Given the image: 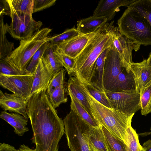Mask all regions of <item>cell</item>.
Wrapping results in <instances>:
<instances>
[{
  "label": "cell",
  "instance_id": "4",
  "mask_svg": "<svg viewBox=\"0 0 151 151\" xmlns=\"http://www.w3.org/2000/svg\"><path fill=\"white\" fill-rule=\"evenodd\" d=\"M52 29L45 27L40 29L31 37L20 40L19 46L4 60L22 74H25L26 69L36 51L46 42Z\"/></svg>",
  "mask_w": 151,
  "mask_h": 151
},
{
  "label": "cell",
  "instance_id": "2",
  "mask_svg": "<svg viewBox=\"0 0 151 151\" xmlns=\"http://www.w3.org/2000/svg\"><path fill=\"white\" fill-rule=\"evenodd\" d=\"M114 21L107 22L97 30L83 50L75 58L74 73L81 82H92L95 74V64L97 58L113 43L111 28Z\"/></svg>",
  "mask_w": 151,
  "mask_h": 151
},
{
  "label": "cell",
  "instance_id": "32",
  "mask_svg": "<svg viewBox=\"0 0 151 151\" xmlns=\"http://www.w3.org/2000/svg\"><path fill=\"white\" fill-rule=\"evenodd\" d=\"M47 96L55 109L59 106L61 104L65 103L68 101V99L65 96L64 84L61 85L55 89Z\"/></svg>",
  "mask_w": 151,
  "mask_h": 151
},
{
  "label": "cell",
  "instance_id": "3",
  "mask_svg": "<svg viewBox=\"0 0 151 151\" xmlns=\"http://www.w3.org/2000/svg\"><path fill=\"white\" fill-rule=\"evenodd\" d=\"M79 86L87 98L94 117L101 126L116 138L129 144L127 129L133 116H129L114 109L107 107L96 100L88 92L84 85L78 80Z\"/></svg>",
  "mask_w": 151,
  "mask_h": 151
},
{
  "label": "cell",
  "instance_id": "21",
  "mask_svg": "<svg viewBox=\"0 0 151 151\" xmlns=\"http://www.w3.org/2000/svg\"><path fill=\"white\" fill-rule=\"evenodd\" d=\"M136 89L135 82L132 73L124 69L119 74L110 91L121 92Z\"/></svg>",
  "mask_w": 151,
  "mask_h": 151
},
{
  "label": "cell",
  "instance_id": "20",
  "mask_svg": "<svg viewBox=\"0 0 151 151\" xmlns=\"http://www.w3.org/2000/svg\"><path fill=\"white\" fill-rule=\"evenodd\" d=\"M67 84L68 93L72 95L88 112L94 118L88 99L79 86L78 79L76 76H70Z\"/></svg>",
  "mask_w": 151,
  "mask_h": 151
},
{
  "label": "cell",
  "instance_id": "22",
  "mask_svg": "<svg viewBox=\"0 0 151 151\" xmlns=\"http://www.w3.org/2000/svg\"><path fill=\"white\" fill-rule=\"evenodd\" d=\"M9 25L4 22L3 15H0V59L4 60L12 54L14 49V43L8 40L6 34Z\"/></svg>",
  "mask_w": 151,
  "mask_h": 151
},
{
  "label": "cell",
  "instance_id": "41",
  "mask_svg": "<svg viewBox=\"0 0 151 151\" xmlns=\"http://www.w3.org/2000/svg\"><path fill=\"white\" fill-rule=\"evenodd\" d=\"M145 151H151V139H149L145 142L143 145Z\"/></svg>",
  "mask_w": 151,
  "mask_h": 151
},
{
  "label": "cell",
  "instance_id": "1",
  "mask_svg": "<svg viewBox=\"0 0 151 151\" xmlns=\"http://www.w3.org/2000/svg\"><path fill=\"white\" fill-rule=\"evenodd\" d=\"M27 114L33 134L32 143L36 151H58V144L65 133L63 120L43 91L33 95L28 99Z\"/></svg>",
  "mask_w": 151,
  "mask_h": 151
},
{
  "label": "cell",
  "instance_id": "7",
  "mask_svg": "<svg viewBox=\"0 0 151 151\" xmlns=\"http://www.w3.org/2000/svg\"><path fill=\"white\" fill-rule=\"evenodd\" d=\"M10 10L11 22L8 32L13 38L20 40L32 37L42 25L40 21H36L32 16L18 14L14 8L11 0H7Z\"/></svg>",
  "mask_w": 151,
  "mask_h": 151
},
{
  "label": "cell",
  "instance_id": "34",
  "mask_svg": "<svg viewBox=\"0 0 151 151\" xmlns=\"http://www.w3.org/2000/svg\"><path fill=\"white\" fill-rule=\"evenodd\" d=\"M50 44V42H46L36 51L32 56L26 69L25 74L32 73L35 72L40 60Z\"/></svg>",
  "mask_w": 151,
  "mask_h": 151
},
{
  "label": "cell",
  "instance_id": "8",
  "mask_svg": "<svg viewBox=\"0 0 151 151\" xmlns=\"http://www.w3.org/2000/svg\"><path fill=\"white\" fill-rule=\"evenodd\" d=\"M105 91L113 109L130 116L141 109L140 94L136 89L121 92Z\"/></svg>",
  "mask_w": 151,
  "mask_h": 151
},
{
  "label": "cell",
  "instance_id": "36",
  "mask_svg": "<svg viewBox=\"0 0 151 151\" xmlns=\"http://www.w3.org/2000/svg\"><path fill=\"white\" fill-rule=\"evenodd\" d=\"M65 71V69H63L53 76L50 81L46 92L47 96L55 89L61 85L64 84Z\"/></svg>",
  "mask_w": 151,
  "mask_h": 151
},
{
  "label": "cell",
  "instance_id": "24",
  "mask_svg": "<svg viewBox=\"0 0 151 151\" xmlns=\"http://www.w3.org/2000/svg\"><path fill=\"white\" fill-rule=\"evenodd\" d=\"M68 93L71 100L70 104L71 110L77 114L91 127L98 128L102 126L72 95Z\"/></svg>",
  "mask_w": 151,
  "mask_h": 151
},
{
  "label": "cell",
  "instance_id": "14",
  "mask_svg": "<svg viewBox=\"0 0 151 151\" xmlns=\"http://www.w3.org/2000/svg\"><path fill=\"white\" fill-rule=\"evenodd\" d=\"M28 100L14 93L0 91V106L4 110L19 114L29 119L27 114Z\"/></svg>",
  "mask_w": 151,
  "mask_h": 151
},
{
  "label": "cell",
  "instance_id": "11",
  "mask_svg": "<svg viewBox=\"0 0 151 151\" xmlns=\"http://www.w3.org/2000/svg\"><path fill=\"white\" fill-rule=\"evenodd\" d=\"M124 69L113 43L109 47L105 60L103 77L104 90L110 91L118 75Z\"/></svg>",
  "mask_w": 151,
  "mask_h": 151
},
{
  "label": "cell",
  "instance_id": "18",
  "mask_svg": "<svg viewBox=\"0 0 151 151\" xmlns=\"http://www.w3.org/2000/svg\"><path fill=\"white\" fill-rule=\"evenodd\" d=\"M107 22L105 17L93 15L78 21L76 29L79 35L87 34L96 32Z\"/></svg>",
  "mask_w": 151,
  "mask_h": 151
},
{
  "label": "cell",
  "instance_id": "12",
  "mask_svg": "<svg viewBox=\"0 0 151 151\" xmlns=\"http://www.w3.org/2000/svg\"><path fill=\"white\" fill-rule=\"evenodd\" d=\"M97 31L94 32L87 34L79 35L60 43L56 46L65 55L75 59L95 35Z\"/></svg>",
  "mask_w": 151,
  "mask_h": 151
},
{
  "label": "cell",
  "instance_id": "26",
  "mask_svg": "<svg viewBox=\"0 0 151 151\" xmlns=\"http://www.w3.org/2000/svg\"><path fill=\"white\" fill-rule=\"evenodd\" d=\"M102 127L109 151H127V146L124 142L116 138L105 127L102 126Z\"/></svg>",
  "mask_w": 151,
  "mask_h": 151
},
{
  "label": "cell",
  "instance_id": "43",
  "mask_svg": "<svg viewBox=\"0 0 151 151\" xmlns=\"http://www.w3.org/2000/svg\"><path fill=\"white\" fill-rule=\"evenodd\" d=\"M147 61L148 64L151 66V52L148 58L147 59Z\"/></svg>",
  "mask_w": 151,
  "mask_h": 151
},
{
  "label": "cell",
  "instance_id": "28",
  "mask_svg": "<svg viewBox=\"0 0 151 151\" xmlns=\"http://www.w3.org/2000/svg\"><path fill=\"white\" fill-rule=\"evenodd\" d=\"M128 6L132 8L145 18L151 26V0H137Z\"/></svg>",
  "mask_w": 151,
  "mask_h": 151
},
{
  "label": "cell",
  "instance_id": "39",
  "mask_svg": "<svg viewBox=\"0 0 151 151\" xmlns=\"http://www.w3.org/2000/svg\"><path fill=\"white\" fill-rule=\"evenodd\" d=\"M10 15V10L7 0H0V15Z\"/></svg>",
  "mask_w": 151,
  "mask_h": 151
},
{
  "label": "cell",
  "instance_id": "40",
  "mask_svg": "<svg viewBox=\"0 0 151 151\" xmlns=\"http://www.w3.org/2000/svg\"><path fill=\"white\" fill-rule=\"evenodd\" d=\"M0 151H17L13 146L4 142L1 143Z\"/></svg>",
  "mask_w": 151,
  "mask_h": 151
},
{
  "label": "cell",
  "instance_id": "16",
  "mask_svg": "<svg viewBox=\"0 0 151 151\" xmlns=\"http://www.w3.org/2000/svg\"><path fill=\"white\" fill-rule=\"evenodd\" d=\"M53 76L46 68L41 58L35 71L30 97L36 93L43 91L46 92L48 86Z\"/></svg>",
  "mask_w": 151,
  "mask_h": 151
},
{
  "label": "cell",
  "instance_id": "10",
  "mask_svg": "<svg viewBox=\"0 0 151 151\" xmlns=\"http://www.w3.org/2000/svg\"><path fill=\"white\" fill-rule=\"evenodd\" d=\"M111 34L113 44L120 56L122 66L128 73L131 72L130 67L132 60V52H137L141 45L131 40L122 34L118 27L112 25Z\"/></svg>",
  "mask_w": 151,
  "mask_h": 151
},
{
  "label": "cell",
  "instance_id": "19",
  "mask_svg": "<svg viewBox=\"0 0 151 151\" xmlns=\"http://www.w3.org/2000/svg\"><path fill=\"white\" fill-rule=\"evenodd\" d=\"M0 117L11 125L14 129V132L19 136H22L29 130L26 126L28 119L19 114L3 111L1 112Z\"/></svg>",
  "mask_w": 151,
  "mask_h": 151
},
{
  "label": "cell",
  "instance_id": "23",
  "mask_svg": "<svg viewBox=\"0 0 151 151\" xmlns=\"http://www.w3.org/2000/svg\"><path fill=\"white\" fill-rule=\"evenodd\" d=\"M41 59L49 73L53 76L63 69L54 54V45L51 44L45 52Z\"/></svg>",
  "mask_w": 151,
  "mask_h": 151
},
{
  "label": "cell",
  "instance_id": "38",
  "mask_svg": "<svg viewBox=\"0 0 151 151\" xmlns=\"http://www.w3.org/2000/svg\"><path fill=\"white\" fill-rule=\"evenodd\" d=\"M56 0H35L33 13L49 8L55 3Z\"/></svg>",
  "mask_w": 151,
  "mask_h": 151
},
{
  "label": "cell",
  "instance_id": "30",
  "mask_svg": "<svg viewBox=\"0 0 151 151\" xmlns=\"http://www.w3.org/2000/svg\"><path fill=\"white\" fill-rule=\"evenodd\" d=\"M54 52L56 57L65 68L68 74L71 75L74 73L75 59L64 53L56 46L54 45Z\"/></svg>",
  "mask_w": 151,
  "mask_h": 151
},
{
  "label": "cell",
  "instance_id": "15",
  "mask_svg": "<svg viewBox=\"0 0 151 151\" xmlns=\"http://www.w3.org/2000/svg\"><path fill=\"white\" fill-rule=\"evenodd\" d=\"M137 0H101L93 13V16L104 17L108 21L112 20L122 6H128Z\"/></svg>",
  "mask_w": 151,
  "mask_h": 151
},
{
  "label": "cell",
  "instance_id": "25",
  "mask_svg": "<svg viewBox=\"0 0 151 151\" xmlns=\"http://www.w3.org/2000/svg\"><path fill=\"white\" fill-rule=\"evenodd\" d=\"M83 84L89 93L96 100L105 106L113 109L105 91L100 89L93 82Z\"/></svg>",
  "mask_w": 151,
  "mask_h": 151
},
{
  "label": "cell",
  "instance_id": "13",
  "mask_svg": "<svg viewBox=\"0 0 151 151\" xmlns=\"http://www.w3.org/2000/svg\"><path fill=\"white\" fill-rule=\"evenodd\" d=\"M130 70L134 79L136 90L139 93L151 84V66L147 59L139 63L132 62Z\"/></svg>",
  "mask_w": 151,
  "mask_h": 151
},
{
  "label": "cell",
  "instance_id": "9",
  "mask_svg": "<svg viewBox=\"0 0 151 151\" xmlns=\"http://www.w3.org/2000/svg\"><path fill=\"white\" fill-rule=\"evenodd\" d=\"M34 74L35 72L17 75L0 74V85L4 88L27 100L30 96Z\"/></svg>",
  "mask_w": 151,
  "mask_h": 151
},
{
  "label": "cell",
  "instance_id": "5",
  "mask_svg": "<svg viewBox=\"0 0 151 151\" xmlns=\"http://www.w3.org/2000/svg\"><path fill=\"white\" fill-rule=\"evenodd\" d=\"M117 21L120 33L135 42L151 45V26L148 21L132 8L127 6Z\"/></svg>",
  "mask_w": 151,
  "mask_h": 151
},
{
  "label": "cell",
  "instance_id": "42",
  "mask_svg": "<svg viewBox=\"0 0 151 151\" xmlns=\"http://www.w3.org/2000/svg\"><path fill=\"white\" fill-rule=\"evenodd\" d=\"M17 151H36L35 150L30 148L24 144L21 145Z\"/></svg>",
  "mask_w": 151,
  "mask_h": 151
},
{
  "label": "cell",
  "instance_id": "27",
  "mask_svg": "<svg viewBox=\"0 0 151 151\" xmlns=\"http://www.w3.org/2000/svg\"><path fill=\"white\" fill-rule=\"evenodd\" d=\"M109 48V47L104 50L99 56L96 60L95 64V77L96 76V79L95 81L93 82L103 91H105L103 82L105 60Z\"/></svg>",
  "mask_w": 151,
  "mask_h": 151
},
{
  "label": "cell",
  "instance_id": "6",
  "mask_svg": "<svg viewBox=\"0 0 151 151\" xmlns=\"http://www.w3.org/2000/svg\"><path fill=\"white\" fill-rule=\"evenodd\" d=\"M65 133L71 151H92L85 136L88 124L72 110L63 119Z\"/></svg>",
  "mask_w": 151,
  "mask_h": 151
},
{
  "label": "cell",
  "instance_id": "44",
  "mask_svg": "<svg viewBox=\"0 0 151 151\" xmlns=\"http://www.w3.org/2000/svg\"><path fill=\"white\" fill-rule=\"evenodd\" d=\"M150 130L151 131V127L150 128ZM151 134V132H149V133H147V134Z\"/></svg>",
  "mask_w": 151,
  "mask_h": 151
},
{
  "label": "cell",
  "instance_id": "29",
  "mask_svg": "<svg viewBox=\"0 0 151 151\" xmlns=\"http://www.w3.org/2000/svg\"><path fill=\"white\" fill-rule=\"evenodd\" d=\"M11 1L18 14L32 16L35 0H11Z\"/></svg>",
  "mask_w": 151,
  "mask_h": 151
},
{
  "label": "cell",
  "instance_id": "33",
  "mask_svg": "<svg viewBox=\"0 0 151 151\" xmlns=\"http://www.w3.org/2000/svg\"><path fill=\"white\" fill-rule=\"evenodd\" d=\"M79 35L76 28L74 27L66 29L61 34L49 37L48 41L52 45L56 46Z\"/></svg>",
  "mask_w": 151,
  "mask_h": 151
},
{
  "label": "cell",
  "instance_id": "17",
  "mask_svg": "<svg viewBox=\"0 0 151 151\" xmlns=\"http://www.w3.org/2000/svg\"><path fill=\"white\" fill-rule=\"evenodd\" d=\"M85 136L92 151H109L102 126L94 128L89 125Z\"/></svg>",
  "mask_w": 151,
  "mask_h": 151
},
{
  "label": "cell",
  "instance_id": "35",
  "mask_svg": "<svg viewBox=\"0 0 151 151\" xmlns=\"http://www.w3.org/2000/svg\"><path fill=\"white\" fill-rule=\"evenodd\" d=\"M127 131L129 141L127 151H145L143 147L140 144L137 134L131 125L129 126Z\"/></svg>",
  "mask_w": 151,
  "mask_h": 151
},
{
  "label": "cell",
  "instance_id": "31",
  "mask_svg": "<svg viewBox=\"0 0 151 151\" xmlns=\"http://www.w3.org/2000/svg\"><path fill=\"white\" fill-rule=\"evenodd\" d=\"M141 114L146 116L151 113V84L140 93Z\"/></svg>",
  "mask_w": 151,
  "mask_h": 151
},
{
  "label": "cell",
  "instance_id": "37",
  "mask_svg": "<svg viewBox=\"0 0 151 151\" xmlns=\"http://www.w3.org/2000/svg\"><path fill=\"white\" fill-rule=\"evenodd\" d=\"M0 74L12 76L22 74L12 67L4 60H0Z\"/></svg>",
  "mask_w": 151,
  "mask_h": 151
}]
</instances>
